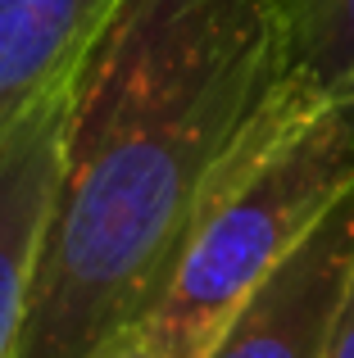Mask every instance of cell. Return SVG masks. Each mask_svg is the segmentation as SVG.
Wrapping results in <instances>:
<instances>
[{"instance_id":"cell-2","label":"cell","mask_w":354,"mask_h":358,"mask_svg":"<svg viewBox=\"0 0 354 358\" xmlns=\"http://www.w3.org/2000/svg\"><path fill=\"white\" fill-rule=\"evenodd\" d=\"M354 186V122L304 78L241 150L186 231L150 317L213 345L236 304Z\"/></svg>"},{"instance_id":"cell-5","label":"cell","mask_w":354,"mask_h":358,"mask_svg":"<svg viewBox=\"0 0 354 358\" xmlns=\"http://www.w3.org/2000/svg\"><path fill=\"white\" fill-rule=\"evenodd\" d=\"M118 0H0V141L73 78Z\"/></svg>"},{"instance_id":"cell-1","label":"cell","mask_w":354,"mask_h":358,"mask_svg":"<svg viewBox=\"0 0 354 358\" xmlns=\"http://www.w3.org/2000/svg\"><path fill=\"white\" fill-rule=\"evenodd\" d=\"M291 78L277 0H118L69 82L18 358H87L155 313Z\"/></svg>"},{"instance_id":"cell-3","label":"cell","mask_w":354,"mask_h":358,"mask_svg":"<svg viewBox=\"0 0 354 358\" xmlns=\"http://www.w3.org/2000/svg\"><path fill=\"white\" fill-rule=\"evenodd\" d=\"M354 277V186L222 322L204 358H323Z\"/></svg>"},{"instance_id":"cell-7","label":"cell","mask_w":354,"mask_h":358,"mask_svg":"<svg viewBox=\"0 0 354 358\" xmlns=\"http://www.w3.org/2000/svg\"><path fill=\"white\" fill-rule=\"evenodd\" d=\"M204 350L209 345H200L195 336L177 331V327L160 322V317H141V322L114 331L87 358H204Z\"/></svg>"},{"instance_id":"cell-8","label":"cell","mask_w":354,"mask_h":358,"mask_svg":"<svg viewBox=\"0 0 354 358\" xmlns=\"http://www.w3.org/2000/svg\"><path fill=\"white\" fill-rule=\"evenodd\" d=\"M323 358H354V277H350V290H346V299H341V308H337V322H332Z\"/></svg>"},{"instance_id":"cell-4","label":"cell","mask_w":354,"mask_h":358,"mask_svg":"<svg viewBox=\"0 0 354 358\" xmlns=\"http://www.w3.org/2000/svg\"><path fill=\"white\" fill-rule=\"evenodd\" d=\"M73 82V78H69ZM69 82L27 109L0 141V358H18L41 231L50 218Z\"/></svg>"},{"instance_id":"cell-6","label":"cell","mask_w":354,"mask_h":358,"mask_svg":"<svg viewBox=\"0 0 354 358\" xmlns=\"http://www.w3.org/2000/svg\"><path fill=\"white\" fill-rule=\"evenodd\" d=\"M295 78L354 122V0H277Z\"/></svg>"}]
</instances>
